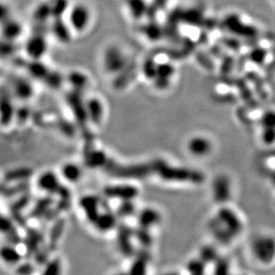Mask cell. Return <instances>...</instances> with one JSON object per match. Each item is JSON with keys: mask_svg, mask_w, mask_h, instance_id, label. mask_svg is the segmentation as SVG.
<instances>
[{"mask_svg": "<svg viewBox=\"0 0 275 275\" xmlns=\"http://www.w3.org/2000/svg\"><path fill=\"white\" fill-rule=\"evenodd\" d=\"M209 227L218 242L227 244L242 233L243 223L233 209L222 207L210 222Z\"/></svg>", "mask_w": 275, "mask_h": 275, "instance_id": "obj_1", "label": "cell"}, {"mask_svg": "<svg viewBox=\"0 0 275 275\" xmlns=\"http://www.w3.org/2000/svg\"><path fill=\"white\" fill-rule=\"evenodd\" d=\"M103 169L110 176L121 179H143L155 174L154 162L124 165L109 159Z\"/></svg>", "mask_w": 275, "mask_h": 275, "instance_id": "obj_2", "label": "cell"}, {"mask_svg": "<svg viewBox=\"0 0 275 275\" xmlns=\"http://www.w3.org/2000/svg\"><path fill=\"white\" fill-rule=\"evenodd\" d=\"M154 165L155 174L166 181L202 183L205 180V176L200 171L173 167L162 160L154 161Z\"/></svg>", "mask_w": 275, "mask_h": 275, "instance_id": "obj_3", "label": "cell"}, {"mask_svg": "<svg viewBox=\"0 0 275 275\" xmlns=\"http://www.w3.org/2000/svg\"><path fill=\"white\" fill-rule=\"evenodd\" d=\"M251 250L255 258L263 264H270L275 259V238L271 235H258L254 239Z\"/></svg>", "mask_w": 275, "mask_h": 275, "instance_id": "obj_4", "label": "cell"}, {"mask_svg": "<svg viewBox=\"0 0 275 275\" xmlns=\"http://www.w3.org/2000/svg\"><path fill=\"white\" fill-rule=\"evenodd\" d=\"M92 14L87 5L77 3L68 10V23L74 32L83 33L91 23Z\"/></svg>", "mask_w": 275, "mask_h": 275, "instance_id": "obj_5", "label": "cell"}, {"mask_svg": "<svg viewBox=\"0 0 275 275\" xmlns=\"http://www.w3.org/2000/svg\"><path fill=\"white\" fill-rule=\"evenodd\" d=\"M67 102L69 103L70 109L72 110L77 124L82 129L84 136L91 134L87 128V121L89 117H88V110H87V104H84L83 103L81 92L73 89V91L70 92V94L67 96Z\"/></svg>", "mask_w": 275, "mask_h": 275, "instance_id": "obj_6", "label": "cell"}, {"mask_svg": "<svg viewBox=\"0 0 275 275\" xmlns=\"http://www.w3.org/2000/svg\"><path fill=\"white\" fill-rule=\"evenodd\" d=\"M128 59L119 47H110L104 53V67L109 72H120L127 67Z\"/></svg>", "mask_w": 275, "mask_h": 275, "instance_id": "obj_7", "label": "cell"}, {"mask_svg": "<svg viewBox=\"0 0 275 275\" xmlns=\"http://www.w3.org/2000/svg\"><path fill=\"white\" fill-rule=\"evenodd\" d=\"M117 231V247L121 253L127 257H133L136 253L131 242V238L134 236V230L129 225L122 223L119 224Z\"/></svg>", "mask_w": 275, "mask_h": 275, "instance_id": "obj_8", "label": "cell"}, {"mask_svg": "<svg viewBox=\"0 0 275 275\" xmlns=\"http://www.w3.org/2000/svg\"><path fill=\"white\" fill-rule=\"evenodd\" d=\"M103 194L106 198L120 199L121 201H133L138 195V189L130 184L109 185L104 188Z\"/></svg>", "mask_w": 275, "mask_h": 275, "instance_id": "obj_9", "label": "cell"}, {"mask_svg": "<svg viewBox=\"0 0 275 275\" xmlns=\"http://www.w3.org/2000/svg\"><path fill=\"white\" fill-rule=\"evenodd\" d=\"M213 198L218 203L227 202L231 194V181L228 176H218L213 181Z\"/></svg>", "mask_w": 275, "mask_h": 275, "instance_id": "obj_10", "label": "cell"}, {"mask_svg": "<svg viewBox=\"0 0 275 275\" xmlns=\"http://www.w3.org/2000/svg\"><path fill=\"white\" fill-rule=\"evenodd\" d=\"M25 50L28 56L32 60H40L48 51V42L44 36L34 35L27 41Z\"/></svg>", "mask_w": 275, "mask_h": 275, "instance_id": "obj_11", "label": "cell"}, {"mask_svg": "<svg viewBox=\"0 0 275 275\" xmlns=\"http://www.w3.org/2000/svg\"><path fill=\"white\" fill-rule=\"evenodd\" d=\"M85 162L90 169L104 168L109 158L103 150H96L94 147L85 148Z\"/></svg>", "mask_w": 275, "mask_h": 275, "instance_id": "obj_12", "label": "cell"}, {"mask_svg": "<svg viewBox=\"0 0 275 275\" xmlns=\"http://www.w3.org/2000/svg\"><path fill=\"white\" fill-rule=\"evenodd\" d=\"M188 150L196 157H205L212 150V143L203 136H195L188 143Z\"/></svg>", "mask_w": 275, "mask_h": 275, "instance_id": "obj_13", "label": "cell"}, {"mask_svg": "<svg viewBox=\"0 0 275 275\" xmlns=\"http://www.w3.org/2000/svg\"><path fill=\"white\" fill-rule=\"evenodd\" d=\"M99 203V200L96 198V196L91 195L84 196L80 202V205L84 210L87 218L92 224H95L99 217L100 213L98 211Z\"/></svg>", "mask_w": 275, "mask_h": 275, "instance_id": "obj_14", "label": "cell"}, {"mask_svg": "<svg viewBox=\"0 0 275 275\" xmlns=\"http://www.w3.org/2000/svg\"><path fill=\"white\" fill-rule=\"evenodd\" d=\"M44 236L41 231L35 230L33 228H28L27 233L24 239L26 247V256L31 257L35 255L37 250H40V245L43 243Z\"/></svg>", "mask_w": 275, "mask_h": 275, "instance_id": "obj_15", "label": "cell"}, {"mask_svg": "<svg viewBox=\"0 0 275 275\" xmlns=\"http://www.w3.org/2000/svg\"><path fill=\"white\" fill-rule=\"evenodd\" d=\"M37 184L42 191H48L49 193H58L62 184L53 172L44 173L38 178Z\"/></svg>", "mask_w": 275, "mask_h": 275, "instance_id": "obj_16", "label": "cell"}, {"mask_svg": "<svg viewBox=\"0 0 275 275\" xmlns=\"http://www.w3.org/2000/svg\"><path fill=\"white\" fill-rule=\"evenodd\" d=\"M13 90L20 100L29 99L33 95L32 85L23 77H17L13 81Z\"/></svg>", "mask_w": 275, "mask_h": 275, "instance_id": "obj_17", "label": "cell"}, {"mask_svg": "<svg viewBox=\"0 0 275 275\" xmlns=\"http://www.w3.org/2000/svg\"><path fill=\"white\" fill-rule=\"evenodd\" d=\"M15 110L12 104L11 97L7 89H2L1 96V123L2 125H8L14 117Z\"/></svg>", "mask_w": 275, "mask_h": 275, "instance_id": "obj_18", "label": "cell"}, {"mask_svg": "<svg viewBox=\"0 0 275 275\" xmlns=\"http://www.w3.org/2000/svg\"><path fill=\"white\" fill-rule=\"evenodd\" d=\"M150 260V253L146 249L140 250L136 253V259L134 261L129 273L134 275L144 274L146 272L147 264Z\"/></svg>", "mask_w": 275, "mask_h": 275, "instance_id": "obj_19", "label": "cell"}, {"mask_svg": "<svg viewBox=\"0 0 275 275\" xmlns=\"http://www.w3.org/2000/svg\"><path fill=\"white\" fill-rule=\"evenodd\" d=\"M161 219L160 214L152 209H144L138 215V224L142 227L149 228L153 226Z\"/></svg>", "mask_w": 275, "mask_h": 275, "instance_id": "obj_20", "label": "cell"}, {"mask_svg": "<svg viewBox=\"0 0 275 275\" xmlns=\"http://www.w3.org/2000/svg\"><path fill=\"white\" fill-rule=\"evenodd\" d=\"M87 110L89 120L95 124H99L103 114V105L99 100L97 98L89 100L87 103Z\"/></svg>", "mask_w": 275, "mask_h": 275, "instance_id": "obj_21", "label": "cell"}, {"mask_svg": "<svg viewBox=\"0 0 275 275\" xmlns=\"http://www.w3.org/2000/svg\"><path fill=\"white\" fill-rule=\"evenodd\" d=\"M117 220L116 216L110 210H107L106 212L100 214L95 225L101 231H110L112 228L116 226Z\"/></svg>", "mask_w": 275, "mask_h": 275, "instance_id": "obj_22", "label": "cell"}, {"mask_svg": "<svg viewBox=\"0 0 275 275\" xmlns=\"http://www.w3.org/2000/svg\"><path fill=\"white\" fill-rule=\"evenodd\" d=\"M55 22L53 26L54 29V35L56 38H58L59 41L66 43L70 41V32L72 31V29L70 28L69 23H63L62 22V18H55Z\"/></svg>", "mask_w": 275, "mask_h": 275, "instance_id": "obj_23", "label": "cell"}, {"mask_svg": "<svg viewBox=\"0 0 275 275\" xmlns=\"http://www.w3.org/2000/svg\"><path fill=\"white\" fill-rule=\"evenodd\" d=\"M53 202H54V200L52 197H45L38 200L36 205L34 206L33 209H31V211L29 212V217L34 219L44 217L46 213L51 209Z\"/></svg>", "mask_w": 275, "mask_h": 275, "instance_id": "obj_24", "label": "cell"}, {"mask_svg": "<svg viewBox=\"0 0 275 275\" xmlns=\"http://www.w3.org/2000/svg\"><path fill=\"white\" fill-rule=\"evenodd\" d=\"M33 171L29 168H19V169H13L5 175V181L6 182H22L27 181L30 176H32Z\"/></svg>", "mask_w": 275, "mask_h": 275, "instance_id": "obj_25", "label": "cell"}, {"mask_svg": "<svg viewBox=\"0 0 275 275\" xmlns=\"http://www.w3.org/2000/svg\"><path fill=\"white\" fill-rule=\"evenodd\" d=\"M64 225H65V221L63 220V218H59L52 226L50 234H49V242L48 244V246L52 251H54L56 249L59 239L63 234Z\"/></svg>", "mask_w": 275, "mask_h": 275, "instance_id": "obj_26", "label": "cell"}, {"mask_svg": "<svg viewBox=\"0 0 275 275\" xmlns=\"http://www.w3.org/2000/svg\"><path fill=\"white\" fill-rule=\"evenodd\" d=\"M127 7L135 20H139L143 17L147 11L146 3L144 0H127Z\"/></svg>", "mask_w": 275, "mask_h": 275, "instance_id": "obj_27", "label": "cell"}, {"mask_svg": "<svg viewBox=\"0 0 275 275\" xmlns=\"http://www.w3.org/2000/svg\"><path fill=\"white\" fill-rule=\"evenodd\" d=\"M29 189V183L27 181H22V182H19L18 183H16L15 185H12V186H8V185L3 184L1 193L6 198H11L15 195L24 193Z\"/></svg>", "mask_w": 275, "mask_h": 275, "instance_id": "obj_28", "label": "cell"}, {"mask_svg": "<svg viewBox=\"0 0 275 275\" xmlns=\"http://www.w3.org/2000/svg\"><path fill=\"white\" fill-rule=\"evenodd\" d=\"M22 26L15 20L12 21L8 19L6 24L3 26V34L8 38V41H15L22 34Z\"/></svg>", "mask_w": 275, "mask_h": 275, "instance_id": "obj_29", "label": "cell"}, {"mask_svg": "<svg viewBox=\"0 0 275 275\" xmlns=\"http://www.w3.org/2000/svg\"><path fill=\"white\" fill-rule=\"evenodd\" d=\"M1 257L8 264H15L22 259L21 254L19 253L15 248L12 246H4L1 249Z\"/></svg>", "mask_w": 275, "mask_h": 275, "instance_id": "obj_30", "label": "cell"}, {"mask_svg": "<svg viewBox=\"0 0 275 275\" xmlns=\"http://www.w3.org/2000/svg\"><path fill=\"white\" fill-rule=\"evenodd\" d=\"M28 70L32 77L38 80H45L50 72L48 71V68L40 62V60H33L32 63H29Z\"/></svg>", "mask_w": 275, "mask_h": 275, "instance_id": "obj_31", "label": "cell"}, {"mask_svg": "<svg viewBox=\"0 0 275 275\" xmlns=\"http://www.w3.org/2000/svg\"><path fill=\"white\" fill-rule=\"evenodd\" d=\"M51 10L52 16L55 18H62L63 13H66L70 8L68 0H54L48 3Z\"/></svg>", "mask_w": 275, "mask_h": 275, "instance_id": "obj_32", "label": "cell"}, {"mask_svg": "<svg viewBox=\"0 0 275 275\" xmlns=\"http://www.w3.org/2000/svg\"><path fill=\"white\" fill-rule=\"evenodd\" d=\"M69 81L70 85L73 87V89L77 91H82L88 84V78L84 74L74 71L69 75Z\"/></svg>", "mask_w": 275, "mask_h": 275, "instance_id": "obj_33", "label": "cell"}, {"mask_svg": "<svg viewBox=\"0 0 275 275\" xmlns=\"http://www.w3.org/2000/svg\"><path fill=\"white\" fill-rule=\"evenodd\" d=\"M134 236L137 239L140 244L144 248L150 247L151 242H152V239H151L150 233L149 232V229H147V228L142 227V226L136 228L134 230Z\"/></svg>", "mask_w": 275, "mask_h": 275, "instance_id": "obj_34", "label": "cell"}, {"mask_svg": "<svg viewBox=\"0 0 275 275\" xmlns=\"http://www.w3.org/2000/svg\"><path fill=\"white\" fill-rule=\"evenodd\" d=\"M63 177H65L70 182H76L81 178V170L77 165L75 164H66L62 170Z\"/></svg>", "mask_w": 275, "mask_h": 275, "instance_id": "obj_35", "label": "cell"}, {"mask_svg": "<svg viewBox=\"0 0 275 275\" xmlns=\"http://www.w3.org/2000/svg\"><path fill=\"white\" fill-rule=\"evenodd\" d=\"M200 258L202 261H204L206 264H214L217 258V251L214 247L212 246H204L200 251Z\"/></svg>", "mask_w": 275, "mask_h": 275, "instance_id": "obj_36", "label": "cell"}, {"mask_svg": "<svg viewBox=\"0 0 275 275\" xmlns=\"http://www.w3.org/2000/svg\"><path fill=\"white\" fill-rule=\"evenodd\" d=\"M30 202V196L28 194L22 195V197L17 199L11 206H10V211L11 215L13 214H20L22 213V209H25L27 205Z\"/></svg>", "mask_w": 275, "mask_h": 275, "instance_id": "obj_37", "label": "cell"}, {"mask_svg": "<svg viewBox=\"0 0 275 275\" xmlns=\"http://www.w3.org/2000/svg\"><path fill=\"white\" fill-rule=\"evenodd\" d=\"M206 263L200 257L191 260L187 264V270L191 274H203L205 272Z\"/></svg>", "mask_w": 275, "mask_h": 275, "instance_id": "obj_38", "label": "cell"}, {"mask_svg": "<svg viewBox=\"0 0 275 275\" xmlns=\"http://www.w3.org/2000/svg\"><path fill=\"white\" fill-rule=\"evenodd\" d=\"M136 211V207L132 201H122L120 207L117 208V214L119 217H129Z\"/></svg>", "mask_w": 275, "mask_h": 275, "instance_id": "obj_39", "label": "cell"}, {"mask_svg": "<svg viewBox=\"0 0 275 275\" xmlns=\"http://www.w3.org/2000/svg\"><path fill=\"white\" fill-rule=\"evenodd\" d=\"M261 140L266 145L275 143V128H262Z\"/></svg>", "mask_w": 275, "mask_h": 275, "instance_id": "obj_40", "label": "cell"}, {"mask_svg": "<svg viewBox=\"0 0 275 275\" xmlns=\"http://www.w3.org/2000/svg\"><path fill=\"white\" fill-rule=\"evenodd\" d=\"M262 128H275V110L265 111L260 119Z\"/></svg>", "mask_w": 275, "mask_h": 275, "instance_id": "obj_41", "label": "cell"}, {"mask_svg": "<svg viewBox=\"0 0 275 275\" xmlns=\"http://www.w3.org/2000/svg\"><path fill=\"white\" fill-rule=\"evenodd\" d=\"M45 81L50 88H58L63 83V77L57 72H49Z\"/></svg>", "mask_w": 275, "mask_h": 275, "instance_id": "obj_42", "label": "cell"}, {"mask_svg": "<svg viewBox=\"0 0 275 275\" xmlns=\"http://www.w3.org/2000/svg\"><path fill=\"white\" fill-rule=\"evenodd\" d=\"M214 265H215V271L214 272L216 274H226L229 272V263L226 259L224 258H221V257H218L217 261L214 263Z\"/></svg>", "mask_w": 275, "mask_h": 275, "instance_id": "obj_43", "label": "cell"}, {"mask_svg": "<svg viewBox=\"0 0 275 275\" xmlns=\"http://www.w3.org/2000/svg\"><path fill=\"white\" fill-rule=\"evenodd\" d=\"M157 67L158 65H155L153 61L149 60L146 61V63H144L143 65V73L145 75V77L147 78H150V80H153L155 77H157Z\"/></svg>", "mask_w": 275, "mask_h": 275, "instance_id": "obj_44", "label": "cell"}, {"mask_svg": "<svg viewBox=\"0 0 275 275\" xmlns=\"http://www.w3.org/2000/svg\"><path fill=\"white\" fill-rule=\"evenodd\" d=\"M173 73H174V68L170 64L163 63V64H160L157 67V77L169 80V77L172 76Z\"/></svg>", "mask_w": 275, "mask_h": 275, "instance_id": "obj_45", "label": "cell"}, {"mask_svg": "<svg viewBox=\"0 0 275 275\" xmlns=\"http://www.w3.org/2000/svg\"><path fill=\"white\" fill-rule=\"evenodd\" d=\"M56 126L66 136H72L74 135V133H75V129H74L73 126L71 125L70 123H69L65 120L59 119L58 121L56 122Z\"/></svg>", "mask_w": 275, "mask_h": 275, "instance_id": "obj_46", "label": "cell"}, {"mask_svg": "<svg viewBox=\"0 0 275 275\" xmlns=\"http://www.w3.org/2000/svg\"><path fill=\"white\" fill-rule=\"evenodd\" d=\"M61 271V263L58 259H54L48 263L47 267L45 269V275L58 274Z\"/></svg>", "mask_w": 275, "mask_h": 275, "instance_id": "obj_47", "label": "cell"}, {"mask_svg": "<svg viewBox=\"0 0 275 275\" xmlns=\"http://www.w3.org/2000/svg\"><path fill=\"white\" fill-rule=\"evenodd\" d=\"M52 252V250L49 249V247L47 245L43 249H40L37 250L35 256V260L38 264H43L48 261V255Z\"/></svg>", "mask_w": 275, "mask_h": 275, "instance_id": "obj_48", "label": "cell"}, {"mask_svg": "<svg viewBox=\"0 0 275 275\" xmlns=\"http://www.w3.org/2000/svg\"><path fill=\"white\" fill-rule=\"evenodd\" d=\"M6 238H7V241L13 246L18 245L22 242V238L19 235L18 231H16L15 228H14L11 231H8V233H6Z\"/></svg>", "mask_w": 275, "mask_h": 275, "instance_id": "obj_49", "label": "cell"}, {"mask_svg": "<svg viewBox=\"0 0 275 275\" xmlns=\"http://www.w3.org/2000/svg\"><path fill=\"white\" fill-rule=\"evenodd\" d=\"M15 228L14 226V224H13V221L8 218L7 217H1V220H0V229H1V231L3 233H8V231H11Z\"/></svg>", "mask_w": 275, "mask_h": 275, "instance_id": "obj_50", "label": "cell"}, {"mask_svg": "<svg viewBox=\"0 0 275 275\" xmlns=\"http://www.w3.org/2000/svg\"><path fill=\"white\" fill-rule=\"evenodd\" d=\"M29 114H30V110L29 108L21 107L16 112V117L20 123H24L29 119Z\"/></svg>", "mask_w": 275, "mask_h": 275, "instance_id": "obj_51", "label": "cell"}, {"mask_svg": "<svg viewBox=\"0 0 275 275\" xmlns=\"http://www.w3.org/2000/svg\"><path fill=\"white\" fill-rule=\"evenodd\" d=\"M34 266L29 263H24L21 265H19L16 269V273L17 274H31L33 273Z\"/></svg>", "mask_w": 275, "mask_h": 275, "instance_id": "obj_52", "label": "cell"}]
</instances>
